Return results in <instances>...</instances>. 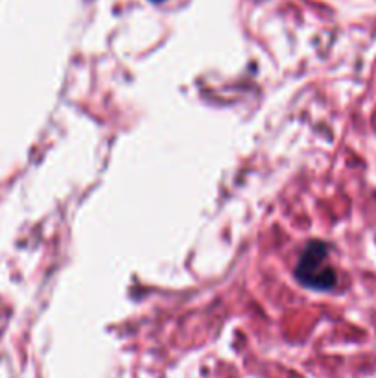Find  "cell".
Instances as JSON below:
<instances>
[{"mask_svg": "<svg viewBox=\"0 0 376 378\" xmlns=\"http://www.w3.org/2000/svg\"><path fill=\"white\" fill-rule=\"evenodd\" d=\"M295 275L299 283L312 290H330L336 284V271L329 264V247L323 242H310L301 253Z\"/></svg>", "mask_w": 376, "mask_h": 378, "instance_id": "obj_1", "label": "cell"}, {"mask_svg": "<svg viewBox=\"0 0 376 378\" xmlns=\"http://www.w3.org/2000/svg\"><path fill=\"white\" fill-rule=\"evenodd\" d=\"M152 2H165V0H152Z\"/></svg>", "mask_w": 376, "mask_h": 378, "instance_id": "obj_2", "label": "cell"}]
</instances>
